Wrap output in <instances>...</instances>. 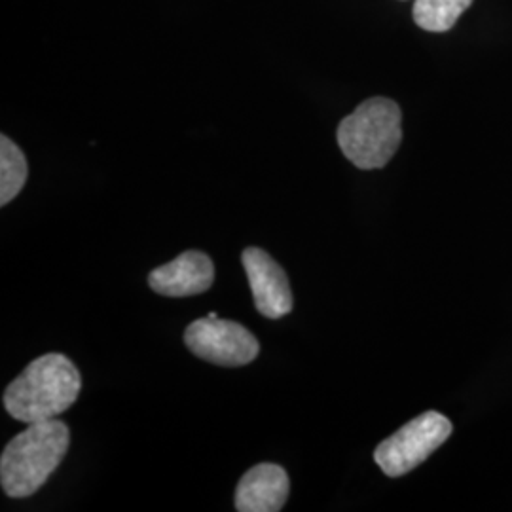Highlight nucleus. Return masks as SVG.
I'll use <instances>...</instances> for the list:
<instances>
[{"label":"nucleus","instance_id":"4","mask_svg":"<svg viewBox=\"0 0 512 512\" xmlns=\"http://www.w3.org/2000/svg\"><path fill=\"white\" fill-rule=\"evenodd\" d=\"M452 421L439 412H425L408 421L395 435L385 439L374 452V461L385 475H406L450 439Z\"/></svg>","mask_w":512,"mask_h":512},{"label":"nucleus","instance_id":"9","mask_svg":"<svg viewBox=\"0 0 512 512\" xmlns=\"http://www.w3.org/2000/svg\"><path fill=\"white\" fill-rule=\"evenodd\" d=\"M473 0H414L412 18L427 33L450 31Z\"/></svg>","mask_w":512,"mask_h":512},{"label":"nucleus","instance_id":"7","mask_svg":"<svg viewBox=\"0 0 512 512\" xmlns=\"http://www.w3.org/2000/svg\"><path fill=\"white\" fill-rule=\"evenodd\" d=\"M213 281L215 264L202 251H186L148 275L150 289L171 298L205 293L211 289Z\"/></svg>","mask_w":512,"mask_h":512},{"label":"nucleus","instance_id":"2","mask_svg":"<svg viewBox=\"0 0 512 512\" xmlns=\"http://www.w3.org/2000/svg\"><path fill=\"white\" fill-rule=\"evenodd\" d=\"M71 444L69 427L59 420L27 423L10 440L0 458V482L8 497L37 494L65 459Z\"/></svg>","mask_w":512,"mask_h":512},{"label":"nucleus","instance_id":"10","mask_svg":"<svg viewBox=\"0 0 512 512\" xmlns=\"http://www.w3.org/2000/svg\"><path fill=\"white\" fill-rule=\"evenodd\" d=\"M29 167L23 150L6 135L0 137V205L12 202L27 183Z\"/></svg>","mask_w":512,"mask_h":512},{"label":"nucleus","instance_id":"5","mask_svg":"<svg viewBox=\"0 0 512 512\" xmlns=\"http://www.w3.org/2000/svg\"><path fill=\"white\" fill-rule=\"evenodd\" d=\"M184 342L196 357L220 366L249 365L260 351L258 340L243 325L219 317L190 323Z\"/></svg>","mask_w":512,"mask_h":512},{"label":"nucleus","instance_id":"3","mask_svg":"<svg viewBox=\"0 0 512 512\" xmlns=\"http://www.w3.org/2000/svg\"><path fill=\"white\" fill-rule=\"evenodd\" d=\"M338 147L359 169H380L391 162L403 141V112L387 97H372L346 116L336 131Z\"/></svg>","mask_w":512,"mask_h":512},{"label":"nucleus","instance_id":"1","mask_svg":"<svg viewBox=\"0 0 512 512\" xmlns=\"http://www.w3.org/2000/svg\"><path fill=\"white\" fill-rule=\"evenodd\" d=\"M82 376L63 353H46L27 366L4 391L6 412L21 423L54 420L73 406Z\"/></svg>","mask_w":512,"mask_h":512},{"label":"nucleus","instance_id":"6","mask_svg":"<svg viewBox=\"0 0 512 512\" xmlns=\"http://www.w3.org/2000/svg\"><path fill=\"white\" fill-rule=\"evenodd\" d=\"M241 264L249 279L256 310L266 319H281L293 311V291L285 270L258 247H247Z\"/></svg>","mask_w":512,"mask_h":512},{"label":"nucleus","instance_id":"8","mask_svg":"<svg viewBox=\"0 0 512 512\" xmlns=\"http://www.w3.org/2000/svg\"><path fill=\"white\" fill-rule=\"evenodd\" d=\"M289 475L281 465L258 463L239 480L236 509L239 512H277L287 503Z\"/></svg>","mask_w":512,"mask_h":512}]
</instances>
